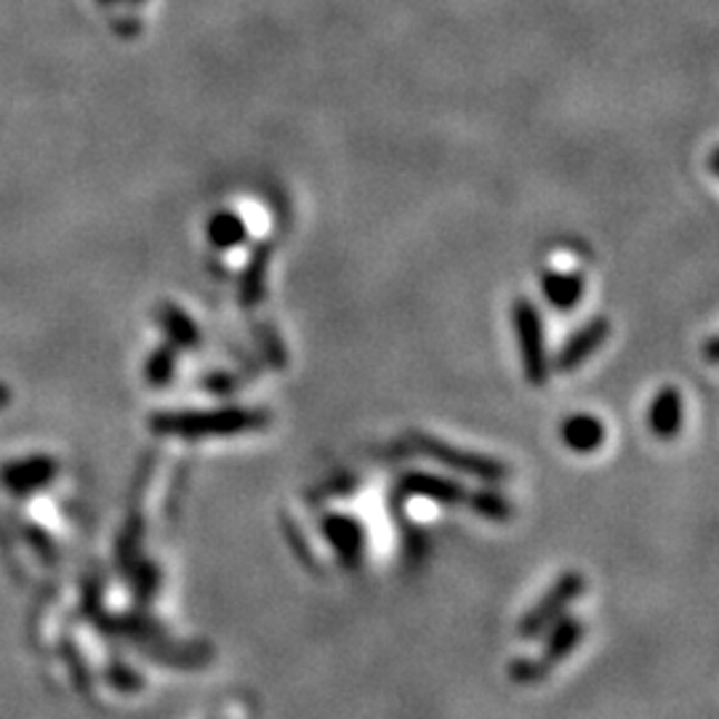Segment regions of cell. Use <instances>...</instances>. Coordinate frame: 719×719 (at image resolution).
I'll list each match as a JSON object with an SVG mask.
<instances>
[{
  "instance_id": "obj_9",
  "label": "cell",
  "mask_w": 719,
  "mask_h": 719,
  "mask_svg": "<svg viewBox=\"0 0 719 719\" xmlns=\"http://www.w3.org/2000/svg\"><path fill=\"white\" fill-rule=\"evenodd\" d=\"M275 256V243L264 240L250 250L246 267L240 273V288H237V298L246 309H256L267 296V280H269V267H273Z\"/></svg>"
},
{
  "instance_id": "obj_16",
  "label": "cell",
  "mask_w": 719,
  "mask_h": 719,
  "mask_svg": "<svg viewBox=\"0 0 719 719\" xmlns=\"http://www.w3.org/2000/svg\"><path fill=\"white\" fill-rule=\"evenodd\" d=\"M464 504L470 506L474 514H480V518L491 522H506L512 520L514 514L512 501H509V496H504L501 491H496L493 485H483L477 487V491H466Z\"/></svg>"
},
{
  "instance_id": "obj_18",
  "label": "cell",
  "mask_w": 719,
  "mask_h": 719,
  "mask_svg": "<svg viewBox=\"0 0 719 719\" xmlns=\"http://www.w3.org/2000/svg\"><path fill=\"white\" fill-rule=\"evenodd\" d=\"M176 363H179V352H176L174 344H160V347L147 357L145 382L155 386V390L168 386L176 376Z\"/></svg>"
},
{
  "instance_id": "obj_6",
  "label": "cell",
  "mask_w": 719,
  "mask_h": 719,
  "mask_svg": "<svg viewBox=\"0 0 719 719\" xmlns=\"http://www.w3.org/2000/svg\"><path fill=\"white\" fill-rule=\"evenodd\" d=\"M610 331H613L610 328V321L602 315H597L592 321L583 323L581 328H575L573 334L562 342V347L554 352L552 371L558 373L579 371L587 360H592L597 352L602 349V344L608 342Z\"/></svg>"
},
{
  "instance_id": "obj_10",
  "label": "cell",
  "mask_w": 719,
  "mask_h": 719,
  "mask_svg": "<svg viewBox=\"0 0 719 719\" xmlns=\"http://www.w3.org/2000/svg\"><path fill=\"white\" fill-rule=\"evenodd\" d=\"M57 474V461L51 456H27L22 461H11L0 472V480L11 493H30L36 487L49 485Z\"/></svg>"
},
{
  "instance_id": "obj_8",
  "label": "cell",
  "mask_w": 719,
  "mask_h": 719,
  "mask_svg": "<svg viewBox=\"0 0 719 719\" xmlns=\"http://www.w3.org/2000/svg\"><path fill=\"white\" fill-rule=\"evenodd\" d=\"M648 430L653 434L656 440H674L677 434L682 432L684 424V403H682V392L677 386H661L656 392L653 400H650L648 413H646Z\"/></svg>"
},
{
  "instance_id": "obj_14",
  "label": "cell",
  "mask_w": 719,
  "mask_h": 719,
  "mask_svg": "<svg viewBox=\"0 0 719 719\" xmlns=\"http://www.w3.org/2000/svg\"><path fill=\"white\" fill-rule=\"evenodd\" d=\"M541 290H544V298L554 309L568 312L583 298V277L579 273H554V269H546L541 275Z\"/></svg>"
},
{
  "instance_id": "obj_2",
  "label": "cell",
  "mask_w": 719,
  "mask_h": 719,
  "mask_svg": "<svg viewBox=\"0 0 719 719\" xmlns=\"http://www.w3.org/2000/svg\"><path fill=\"white\" fill-rule=\"evenodd\" d=\"M411 443L418 453H424L426 459L437 461V464H443V466H447V470H453L459 474H466V477L483 480L485 485L504 483V480H509V474H512L509 464H504L501 459L487 456V453L466 451V447H459V445H451V443H445L443 437H434V434L411 432Z\"/></svg>"
},
{
  "instance_id": "obj_11",
  "label": "cell",
  "mask_w": 719,
  "mask_h": 719,
  "mask_svg": "<svg viewBox=\"0 0 719 719\" xmlns=\"http://www.w3.org/2000/svg\"><path fill=\"white\" fill-rule=\"evenodd\" d=\"M608 440V430L600 418L592 413H573L565 422L560 424V443L568 451L579 453V456H589V453L600 451Z\"/></svg>"
},
{
  "instance_id": "obj_24",
  "label": "cell",
  "mask_w": 719,
  "mask_h": 719,
  "mask_svg": "<svg viewBox=\"0 0 719 719\" xmlns=\"http://www.w3.org/2000/svg\"><path fill=\"white\" fill-rule=\"evenodd\" d=\"M283 533H286L290 552H294L296 558L302 560V565L309 568V571H317V554L307 546V539H304V533L298 531L296 522H290L288 518H283Z\"/></svg>"
},
{
  "instance_id": "obj_4",
  "label": "cell",
  "mask_w": 719,
  "mask_h": 719,
  "mask_svg": "<svg viewBox=\"0 0 719 719\" xmlns=\"http://www.w3.org/2000/svg\"><path fill=\"white\" fill-rule=\"evenodd\" d=\"M583 592H587V575L581 571H565L539 600H535V605L522 615L518 623V634L522 640H539L560 615L568 613V608H571Z\"/></svg>"
},
{
  "instance_id": "obj_15",
  "label": "cell",
  "mask_w": 719,
  "mask_h": 719,
  "mask_svg": "<svg viewBox=\"0 0 719 719\" xmlns=\"http://www.w3.org/2000/svg\"><path fill=\"white\" fill-rule=\"evenodd\" d=\"M206 237L216 250H233L248 240V224L235 211H216L206 224Z\"/></svg>"
},
{
  "instance_id": "obj_5",
  "label": "cell",
  "mask_w": 719,
  "mask_h": 719,
  "mask_svg": "<svg viewBox=\"0 0 719 719\" xmlns=\"http://www.w3.org/2000/svg\"><path fill=\"white\" fill-rule=\"evenodd\" d=\"M321 528L325 544L334 549V554L338 558L347 571H357L365 560V549H368V535H365L363 522L352 518V514L344 512H328L323 514Z\"/></svg>"
},
{
  "instance_id": "obj_17",
  "label": "cell",
  "mask_w": 719,
  "mask_h": 719,
  "mask_svg": "<svg viewBox=\"0 0 719 719\" xmlns=\"http://www.w3.org/2000/svg\"><path fill=\"white\" fill-rule=\"evenodd\" d=\"M147 656L160 663H168V667L198 669L211 661L214 650L211 646H166V650H160L158 646H147Z\"/></svg>"
},
{
  "instance_id": "obj_19",
  "label": "cell",
  "mask_w": 719,
  "mask_h": 719,
  "mask_svg": "<svg viewBox=\"0 0 719 719\" xmlns=\"http://www.w3.org/2000/svg\"><path fill=\"white\" fill-rule=\"evenodd\" d=\"M254 338L256 344H259V352L267 360L269 365L277 371H283L288 365V352H286V344H283L280 334L275 331V325L269 323H259L254 325Z\"/></svg>"
},
{
  "instance_id": "obj_21",
  "label": "cell",
  "mask_w": 719,
  "mask_h": 719,
  "mask_svg": "<svg viewBox=\"0 0 719 719\" xmlns=\"http://www.w3.org/2000/svg\"><path fill=\"white\" fill-rule=\"evenodd\" d=\"M552 663L544 661V658H533V656H522L514 658L509 663V680L518 684H539L544 682L549 674H552Z\"/></svg>"
},
{
  "instance_id": "obj_1",
  "label": "cell",
  "mask_w": 719,
  "mask_h": 719,
  "mask_svg": "<svg viewBox=\"0 0 719 719\" xmlns=\"http://www.w3.org/2000/svg\"><path fill=\"white\" fill-rule=\"evenodd\" d=\"M273 424V413L254 405H219L206 411H158L149 416V430L160 437L179 440H208L235 437L267 430Z\"/></svg>"
},
{
  "instance_id": "obj_23",
  "label": "cell",
  "mask_w": 719,
  "mask_h": 719,
  "mask_svg": "<svg viewBox=\"0 0 719 719\" xmlns=\"http://www.w3.org/2000/svg\"><path fill=\"white\" fill-rule=\"evenodd\" d=\"M141 533H145V522H141L139 518H131V522H128V528L124 531V535H120L118 558L126 565V571H131V568L137 565Z\"/></svg>"
},
{
  "instance_id": "obj_3",
  "label": "cell",
  "mask_w": 719,
  "mask_h": 719,
  "mask_svg": "<svg viewBox=\"0 0 719 719\" xmlns=\"http://www.w3.org/2000/svg\"><path fill=\"white\" fill-rule=\"evenodd\" d=\"M512 325H514V338H518V352H520L522 376H525V382L533 386L549 384V376H552V360H549V352H546L544 321H541V312L531 298L525 296L514 298Z\"/></svg>"
},
{
  "instance_id": "obj_22",
  "label": "cell",
  "mask_w": 719,
  "mask_h": 719,
  "mask_svg": "<svg viewBox=\"0 0 719 719\" xmlns=\"http://www.w3.org/2000/svg\"><path fill=\"white\" fill-rule=\"evenodd\" d=\"M128 573H131L134 594H137L139 602H149L155 594L160 592L162 573L152 560H137V565H134Z\"/></svg>"
},
{
  "instance_id": "obj_12",
  "label": "cell",
  "mask_w": 719,
  "mask_h": 719,
  "mask_svg": "<svg viewBox=\"0 0 719 719\" xmlns=\"http://www.w3.org/2000/svg\"><path fill=\"white\" fill-rule=\"evenodd\" d=\"M583 634H587V627H583L579 615H560V619L541 634L544 637V653H541V658L552 663V667L565 661V658H571L575 648L581 646Z\"/></svg>"
},
{
  "instance_id": "obj_26",
  "label": "cell",
  "mask_w": 719,
  "mask_h": 719,
  "mask_svg": "<svg viewBox=\"0 0 719 719\" xmlns=\"http://www.w3.org/2000/svg\"><path fill=\"white\" fill-rule=\"evenodd\" d=\"M203 386H206V390H211L214 395H235L240 382L235 378V373L214 371V373H208L206 378H203Z\"/></svg>"
},
{
  "instance_id": "obj_7",
  "label": "cell",
  "mask_w": 719,
  "mask_h": 719,
  "mask_svg": "<svg viewBox=\"0 0 719 719\" xmlns=\"http://www.w3.org/2000/svg\"><path fill=\"white\" fill-rule=\"evenodd\" d=\"M395 499H426L440 506H464L466 487L459 480L443 477V474L411 470L397 477Z\"/></svg>"
},
{
  "instance_id": "obj_13",
  "label": "cell",
  "mask_w": 719,
  "mask_h": 719,
  "mask_svg": "<svg viewBox=\"0 0 719 719\" xmlns=\"http://www.w3.org/2000/svg\"><path fill=\"white\" fill-rule=\"evenodd\" d=\"M155 317H158L162 334H166L168 344H174L176 349H198L200 342H203V334H200V325L195 323V317L189 315L187 309H181L179 304H160L158 312H155Z\"/></svg>"
},
{
  "instance_id": "obj_20",
  "label": "cell",
  "mask_w": 719,
  "mask_h": 719,
  "mask_svg": "<svg viewBox=\"0 0 719 719\" xmlns=\"http://www.w3.org/2000/svg\"><path fill=\"white\" fill-rule=\"evenodd\" d=\"M107 627H110V632L134 637V640H162V627L147 615H120V619L107 621Z\"/></svg>"
},
{
  "instance_id": "obj_25",
  "label": "cell",
  "mask_w": 719,
  "mask_h": 719,
  "mask_svg": "<svg viewBox=\"0 0 719 719\" xmlns=\"http://www.w3.org/2000/svg\"><path fill=\"white\" fill-rule=\"evenodd\" d=\"M107 680L115 690H120V693H137V690L145 684L141 680V674H137L131 667H126V663H112L110 669H107Z\"/></svg>"
},
{
  "instance_id": "obj_27",
  "label": "cell",
  "mask_w": 719,
  "mask_h": 719,
  "mask_svg": "<svg viewBox=\"0 0 719 719\" xmlns=\"http://www.w3.org/2000/svg\"><path fill=\"white\" fill-rule=\"evenodd\" d=\"M707 357L709 363H717V336H711L707 342Z\"/></svg>"
},
{
  "instance_id": "obj_28",
  "label": "cell",
  "mask_w": 719,
  "mask_h": 719,
  "mask_svg": "<svg viewBox=\"0 0 719 719\" xmlns=\"http://www.w3.org/2000/svg\"><path fill=\"white\" fill-rule=\"evenodd\" d=\"M99 3H107V6H112V3H145V0H99Z\"/></svg>"
}]
</instances>
